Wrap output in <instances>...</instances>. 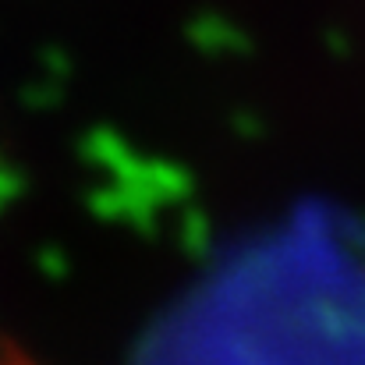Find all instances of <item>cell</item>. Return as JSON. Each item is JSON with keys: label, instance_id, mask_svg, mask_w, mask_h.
Listing matches in <instances>:
<instances>
[{"label": "cell", "instance_id": "obj_1", "mask_svg": "<svg viewBox=\"0 0 365 365\" xmlns=\"http://www.w3.org/2000/svg\"><path fill=\"white\" fill-rule=\"evenodd\" d=\"M0 365H29V362H21L14 351H4V348H0Z\"/></svg>", "mask_w": 365, "mask_h": 365}]
</instances>
